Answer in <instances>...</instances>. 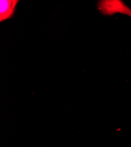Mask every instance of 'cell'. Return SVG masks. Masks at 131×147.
Segmentation results:
<instances>
[{
  "mask_svg": "<svg viewBox=\"0 0 131 147\" xmlns=\"http://www.w3.org/2000/svg\"><path fill=\"white\" fill-rule=\"evenodd\" d=\"M98 9L105 16L122 14L131 17V9L121 0H102L98 4Z\"/></svg>",
  "mask_w": 131,
  "mask_h": 147,
  "instance_id": "6da1fadb",
  "label": "cell"
},
{
  "mask_svg": "<svg viewBox=\"0 0 131 147\" xmlns=\"http://www.w3.org/2000/svg\"><path fill=\"white\" fill-rule=\"evenodd\" d=\"M17 0H1L0 1V21L3 22L13 17L17 5Z\"/></svg>",
  "mask_w": 131,
  "mask_h": 147,
  "instance_id": "7a4b0ae2",
  "label": "cell"
}]
</instances>
